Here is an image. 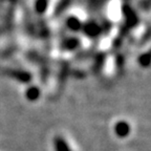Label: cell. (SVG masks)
<instances>
[{"label": "cell", "instance_id": "cell-1", "mask_svg": "<svg viewBox=\"0 0 151 151\" xmlns=\"http://www.w3.org/2000/svg\"><path fill=\"white\" fill-rule=\"evenodd\" d=\"M114 132L119 137H126L130 132V126L125 121H120L114 126Z\"/></svg>", "mask_w": 151, "mask_h": 151}, {"label": "cell", "instance_id": "cell-2", "mask_svg": "<svg viewBox=\"0 0 151 151\" xmlns=\"http://www.w3.org/2000/svg\"><path fill=\"white\" fill-rule=\"evenodd\" d=\"M84 32L86 33V35L90 36V37H96V36H98L100 34L101 28H100V26L97 23L90 22V23L86 24L84 26Z\"/></svg>", "mask_w": 151, "mask_h": 151}, {"label": "cell", "instance_id": "cell-3", "mask_svg": "<svg viewBox=\"0 0 151 151\" xmlns=\"http://www.w3.org/2000/svg\"><path fill=\"white\" fill-rule=\"evenodd\" d=\"M66 26L73 32H77V31H80L81 28H82V23L81 21L79 20L77 17H69L67 20H66Z\"/></svg>", "mask_w": 151, "mask_h": 151}, {"label": "cell", "instance_id": "cell-4", "mask_svg": "<svg viewBox=\"0 0 151 151\" xmlns=\"http://www.w3.org/2000/svg\"><path fill=\"white\" fill-rule=\"evenodd\" d=\"M80 44V40L79 39H76V38H69V39H66V40L63 41L62 43V47L65 48L67 50H75L79 46Z\"/></svg>", "mask_w": 151, "mask_h": 151}, {"label": "cell", "instance_id": "cell-5", "mask_svg": "<svg viewBox=\"0 0 151 151\" xmlns=\"http://www.w3.org/2000/svg\"><path fill=\"white\" fill-rule=\"evenodd\" d=\"M55 149L56 151H71L67 143L60 137H57L55 139Z\"/></svg>", "mask_w": 151, "mask_h": 151}, {"label": "cell", "instance_id": "cell-6", "mask_svg": "<svg viewBox=\"0 0 151 151\" xmlns=\"http://www.w3.org/2000/svg\"><path fill=\"white\" fill-rule=\"evenodd\" d=\"M25 96L29 101H36L38 98L40 97V90H39V88L35 87V86H32V87H29L26 90Z\"/></svg>", "mask_w": 151, "mask_h": 151}, {"label": "cell", "instance_id": "cell-7", "mask_svg": "<svg viewBox=\"0 0 151 151\" xmlns=\"http://www.w3.org/2000/svg\"><path fill=\"white\" fill-rule=\"evenodd\" d=\"M47 7V0H37L36 2V9L37 12L43 13Z\"/></svg>", "mask_w": 151, "mask_h": 151}, {"label": "cell", "instance_id": "cell-8", "mask_svg": "<svg viewBox=\"0 0 151 151\" xmlns=\"http://www.w3.org/2000/svg\"><path fill=\"white\" fill-rule=\"evenodd\" d=\"M14 75L13 76L15 79H18V80H21V81H28L29 80V75L24 71H14Z\"/></svg>", "mask_w": 151, "mask_h": 151}, {"label": "cell", "instance_id": "cell-9", "mask_svg": "<svg viewBox=\"0 0 151 151\" xmlns=\"http://www.w3.org/2000/svg\"><path fill=\"white\" fill-rule=\"evenodd\" d=\"M139 64H141L142 66H144V67L149 66V63H150V56H149V54L142 55L139 58Z\"/></svg>", "mask_w": 151, "mask_h": 151}]
</instances>
